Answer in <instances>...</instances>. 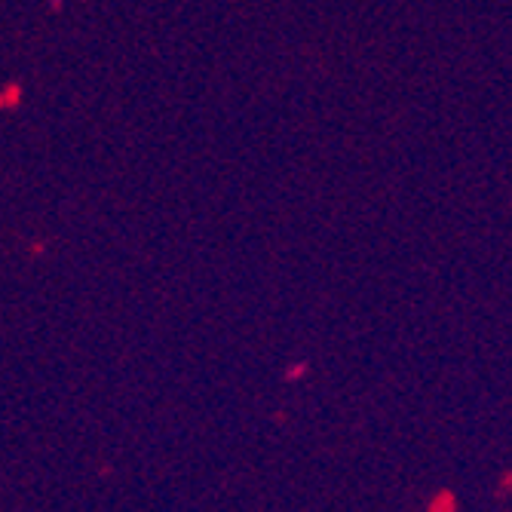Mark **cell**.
I'll return each mask as SVG.
<instances>
[{"instance_id": "cell-1", "label": "cell", "mask_w": 512, "mask_h": 512, "mask_svg": "<svg viewBox=\"0 0 512 512\" xmlns=\"http://www.w3.org/2000/svg\"><path fill=\"white\" fill-rule=\"evenodd\" d=\"M304 375H307V362H295V365L286 371V378H289V381H295V378H304Z\"/></svg>"}, {"instance_id": "cell-2", "label": "cell", "mask_w": 512, "mask_h": 512, "mask_svg": "<svg viewBox=\"0 0 512 512\" xmlns=\"http://www.w3.org/2000/svg\"><path fill=\"white\" fill-rule=\"evenodd\" d=\"M68 4H74V0H50V10H56V13H59V10H65Z\"/></svg>"}]
</instances>
